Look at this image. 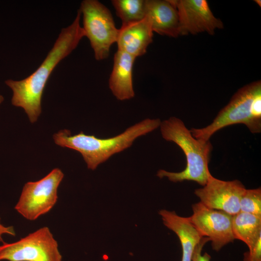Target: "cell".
I'll use <instances>...</instances> for the list:
<instances>
[{"mask_svg":"<svg viewBox=\"0 0 261 261\" xmlns=\"http://www.w3.org/2000/svg\"><path fill=\"white\" fill-rule=\"evenodd\" d=\"M64 175L60 169L55 168L42 179L26 183L14 209L30 221L48 213L57 202L58 188Z\"/></svg>","mask_w":261,"mask_h":261,"instance_id":"8992f818","label":"cell"},{"mask_svg":"<svg viewBox=\"0 0 261 261\" xmlns=\"http://www.w3.org/2000/svg\"><path fill=\"white\" fill-rule=\"evenodd\" d=\"M135 58L118 50L114 55L113 69L109 80V87L118 100H130L135 96L132 69Z\"/></svg>","mask_w":261,"mask_h":261,"instance_id":"4fadbf2b","label":"cell"},{"mask_svg":"<svg viewBox=\"0 0 261 261\" xmlns=\"http://www.w3.org/2000/svg\"><path fill=\"white\" fill-rule=\"evenodd\" d=\"M79 10L83 16L85 37L89 41L95 59H106L111 46L116 42L119 32L111 12L97 0H83Z\"/></svg>","mask_w":261,"mask_h":261,"instance_id":"5b68a950","label":"cell"},{"mask_svg":"<svg viewBox=\"0 0 261 261\" xmlns=\"http://www.w3.org/2000/svg\"><path fill=\"white\" fill-rule=\"evenodd\" d=\"M4 100V98L2 96V95H1V94H0V105L1 104V103L3 102Z\"/></svg>","mask_w":261,"mask_h":261,"instance_id":"44dd1931","label":"cell"},{"mask_svg":"<svg viewBox=\"0 0 261 261\" xmlns=\"http://www.w3.org/2000/svg\"><path fill=\"white\" fill-rule=\"evenodd\" d=\"M5 234L15 236V231L13 226H6L3 225L0 222V242H4L3 239V236Z\"/></svg>","mask_w":261,"mask_h":261,"instance_id":"ffe728a7","label":"cell"},{"mask_svg":"<svg viewBox=\"0 0 261 261\" xmlns=\"http://www.w3.org/2000/svg\"><path fill=\"white\" fill-rule=\"evenodd\" d=\"M209 241V239L207 237H203L200 242L196 246L193 256L192 258V261H210L211 259V256L207 253H205L203 254H202V251L203 247L205 244Z\"/></svg>","mask_w":261,"mask_h":261,"instance_id":"ac0fdd59","label":"cell"},{"mask_svg":"<svg viewBox=\"0 0 261 261\" xmlns=\"http://www.w3.org/2000/svg\"><path fill=\"white\" fill-rule=\"evenodd\" d=\"M153 31L146 16L138 22L122 25L116 44L118 50L135 58L144 55L152 42Z\"/></svg>","mask_w":261,"mask_h":261,"instance_id":"8fae6325","label":"cell"},{"mask_svg":"<svg viewBox=\"0 0 261 261\" xmlns=\"http://www.w3.org/2000/svg\"><path fill=\"white\" fill-rule=\"evenodd\" d=\"M203 187L194 193L204 205L232 216L240 212V199L246 189L240 181H224L211 175Z\"/></svg>","mask_w":261,"mask_h":261,"instance_id":"9c48e42d","label":"cell"},{"mask_svg":"<svg viewBox=\"0 0 261 261\" xmlns=\"http://www.w3.org/2000/svg\"><path fill=\"white\" fill-rule=\"evenodd\" d=\"M232 230L234 239L244 242L249 250L261 236V217L240 211L232 217Z\"/></svg>","mask_w":261,"mask_h":261,"instance_id":"9a60e30c","label":"cell"},{"mask_svg":"<svg viewBox=\"0 0 261 261\" xmlns=\"http://www.w3.org/2000/svg\"><path fill=\"white\" fill-rule=\"evenodd\" d=\"M164 225L178 236L182 247L181 261H192L196 246L203 237L188 217L178 216L174 211L165 209L159 211Z\"/></svg>","mask_w":261,"mask_h":261,"instance_id":"5bb4252c","label":"cell"},{"mask_svg":"<svg viewBox=\"0 0 261 261\" xmlns=\"http://www.w3.org/2000/svg\"><path fill=\"white\" fill-rule=\"evenodd\" d=\"M160 128L164 139L181 148L185 155L187 165L180 172L160 170L157 176L160 178L167 177L173 182L192 181L204 186L212 175L208 164L213 146L209 140L194 138L183 121L175 117L161 121Z\"/></svg>","mask_w":261,"mask_h":261,"instance_id":"3957f363","label":"cell"},{"mask_svg":"<svg viewBox=\"0 0 261 261\" xmlns=\"http://www.w3.org/2000/svg\"><path fill=\"white\" fill-rule=\"evenodd\" d=\"M81 17L78 10L72 23L62 29L45 59L32 74L22 80L8 79L5 82L13 92L12 105L23 108L31 123L36 122L41 114L43 92L51 73L85 37L80 23Z\"/></svg>","mask_w":261,"mask_h":261,"instance_id":"6da1fadb","label":"cell"},{"mask_svg":"<svg viewBox=\"0 0 261 261\" xmlns=\"http://www.w3.org/2000/svg\"><path fill=\"white\" fill-rule=\"evenodd\" d=\"M189 220L202 237L211 242L212 248L218 251L235 240L232 230V216L208 208L201 202L192 206Z\"/></svg>","mask_w":261,"mask_h":261,"instance_id":"ba28073f","label":"cell"},{"mask_svg":"<svg viewBox=\"0 0 261 261\" xmlns=\"http://www.w3.org/2000/svg\"><path fill=\"white\" fill-rule=\"evenodd\" d=\"M244 261H261V236L253 247L244 255Z\"/></svg>","mask_w":261,"mask_h":261,"instance_id":"d6986e66","label":"cell"},{"mask_svg":"<svg viewBox=\"0 0 261 261\" xmlns=\"http://www.w3.org/2000/svg\"><path fill=\"white\" fill-rule=\"evenodd\" d=\"M62 261L57 241L44 226L18 241L0 245V261Z\"/></svg>","mask_w":261,"mask_h":261,"instance_id":"52a82bcc","label":"cell"},{"mask_svg":"<svg viewBox=\"0 0 261 261\" xmlns=\"http://www.w3.org/2000/svg\"><path fill=\"white\" fill-rule=\"evenodd\" d=\"M240 211L261 217V189H246L240 201Z\"/></svg>","mask_w":261,"mask_h":261,"instance_id":"e0dca14e","label":"cell"},{"mask_svg":"<svg viewBox=\"0 0 261 261\" xmlns=\"http://www.w3.org/2000/svg\"><path fill=\"white\" fill-rule=\"evenodd\" d=\"M111 3L122 25L138 22L145 17V0H113Z\"/></svg>","mask_w":261,"mask_h":261,"instance_id":"2e32d148","label":"cell"},{"mask_svg":"<svg viewBox=\"0 0 261 261\" xmlns=\"http://www.w3.org/2000/svg\"><path fill=\"white\" fill-rule=\"evenodd\" d=\"M237 124H244L252 133L261 132V81L240 88L209 125L200 129L192 128L190 131L196 139L209 141L219 130Z\"/></svg>","mask_w":261,"mask_h":261,"instance_id":"277c9868","label":"cell"},{"mask_svg":"<svg viewBox=\"0 0 261 261\" xmlns=\"http://www.w3.org/2000/svg\"><path fill=\"white\" fill-rule=\"evenodd\" d=\"M159 118H146L128 128L115 136L100 138L81 131L72 135L68 130H62L53 135L57 145L79 152L88 169L94 170L113 155L130 147L138 137L160 127Z\"/></svg>","mask_w":261,"mask_h":261,"instance_id":"7a4b0ae2","label":"cell"},{"mask_svg":"<svg viewBox=\"0 0 261 261\" xmlns=\"http://www.w3.org/2000/svg\"><path fill=\"white\" fill-rule=\"evenodd\" d=\"M177 11L179 35L206 32L213 35L223 24L216 17L205 0H173Z\"/></svg>","mask_w":261,"mask_h":261,"instance_id":"30bf717a","label":"cell"},{"mask_svg":"<svg viewBox=\"0 0 261 261\" xmlns=\"http://www.w3.org/2000/svg\"><path fill=\"white\" fill-rule=\"evenodd\" d=\"M145 16L153 32L171 37L179 35L178 15L173 0H145Z\"/></svg>","mask_w":261,"mask_h":261,"instance_id":"7c38bea8","label":"cell"}]
</instances>
